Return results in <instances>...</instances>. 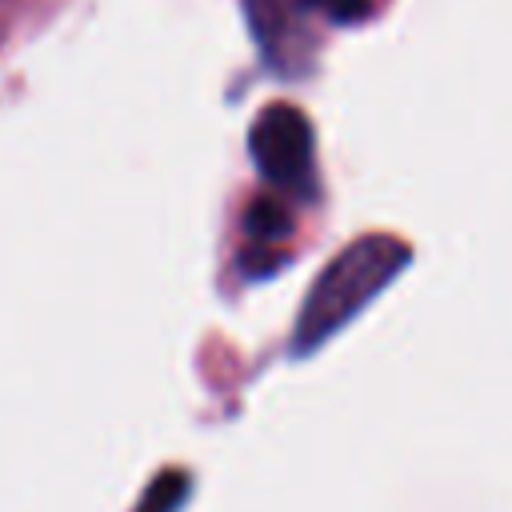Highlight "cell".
<instances>
[{
	"label": "cell",
	"mask_w": 512,
	"mask_h": 512,
	"mask_svg": "<svg viewBox=\"0 0 512 512\" xmlns=\"http://www.w3.org/2000/svg\"><path fill=\"white\" fill-rule=\"evenodd\" d=\"M408 264V244L396 236H360L356 244H348L312 284L300 320H296V336L292 348L296 352H312L320 348L336 328H344L400 268Z\"/></svg>",
	"instance_id": "cell-1"
},
{
	"label": "cell",
	"mask_w": 512,
	"mask_h": 512,
	"mask_svg": "<svg viewBox=\"0 0 512 512\" xmlns=\"http://www.w3.org/2000/svg\"><path fill=\"white\" fill-rule=\"evenodd\" d=\"M248 152L260 176L276 188L300 192L312 180V124L292 104H268L252 120Z\"/></svg>",
	"instance_id": "cell-2"
},
{
	"label": "cell",
	"mask_w": 512,
	"mask_h": 512,
	"mask_svg": "<svg viewBox=\"0 0 512 512\" xmlns=\"http://www.w3.org/2000/svg\"><path fill=\"white\" fill-rule=\"evenodd\" d=\"M244 224H248V236L264 240V244H272V240L288 236V228H292L288 212H284L276 200H252V208H248Z\"/></svg>",
	"instance_id": "cell-3"
},
{
	"label": "cell",
	"mask_w": 512,
	"mask_h": 512,
	"mask_svg": "<svg viewBox=\"0 0 512 512\" xmlns=\"http://www.w3.org/2000/svg\"><path fill=\"white\" fill-rule=\"evenodd\" d=\"M320 12H328L332 20H344V24H352V20H364L380 0H312Z\"/></svg>",
	"instance_id": "cell-4"
},
{
	"label": "cell",
	"mask_w": 512,
	"mask_h": 512,
	"mask_svg": "<svg viewBox=\"0 0 512 512\" xmlns=\"http://www.w3.org/2000/svg\"><path fill=\"white\" fill-rule=\"evenodd\" d=\"M308 4H312V0H308Z\"/></svg>",
	"instance_id": "cell-5"
}]
</instances>
